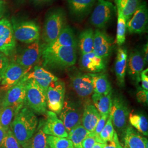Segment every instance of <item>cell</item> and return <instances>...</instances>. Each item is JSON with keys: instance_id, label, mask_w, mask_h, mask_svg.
Instances as JSON below:
<instances>
[{"instance_id": "obj_1", "label": "cell", "mask_w": 148, "mask_h": 148, "mask_svg": "<svg viewBox=\"0 0 148 148\" xmlns=\"http://www.w3.org/2000/svg\"><path fill=\"white\" fill-rule=\"evenodd\" d=\"M43 65L48 69H63L71 67L76 62V48L53 47L42 45Z\"/></svg>"}, {"instance_id": "obj_2", "label": "cell", "mask_w": 148, "mask_h": 148, "mask_svg": "<svg viewBox=\"0 0 148 148\" xmlns=\"http://www.w3.org/2000/svg\"><path fill=\"white\" fill-rule=\"evenodd\" d=\"M37 125L38 119L34 112L27 106H24L16 114L10 129L22 146L34 134Z\"/></svg>"}, {"instance_id": "obj_3", "label": "cell", "mask_w": 148, "mask_h": 148, "mask_svg": "<svg viewBox=\"0 0 148 148\" xmlns=\"http://www.w3.org/2000/svg\"><path fill=\"white\" fill-rule=\"evenodd\" d=\"M66 16L61 8L50 11L46 16L42 31V39L46 45L50 44L56 40L66 25Z\"/></svg>"}, {"instance_id": "obj_4", "label": "cell", "mask_w": 148, "mask_h": 148, "mask_svg": "<svg viewBox=\"0 0 148 148\" xmlns=\"http://www.w3.org/2000/svg\"><path fill=\"white\" fill-rule=\"evenodd\" d=\"M25 105L37 114L47 112L46 92L33 79L27 80Z\"/></svg>"}, {"instance_id": "obj_5", "label": "cell", "mask_w": 148, "mask_h": 148, "mask_svg": "<svg viewBox=\"0 0 148 148\" xmlns=\"http://www.w3.org/2000/svg\"><path fill=\"white\" fill-rule=\"evenodd\" d=\"M95 7L90 18L92 25L98 29H103L111 21L115 15L116 7L106 0H97Z\"/></svg>"}, {"instance_id": "obj_6", "label": "cell", "mask_w": 148, "mask_h": 148, "mask_svg": "<svg viewBox=\"0 0 148 148\" xmlns=\"http://www.w3.org/2000/svg\"><path fill=\"white\" fill-rule=\"evenodd\" d=\"M12 27L15 39L21 42L30 44L40 39V27L35 21H14Z\"/></svg>"}, {"instance_id": "obj_7", "label": "cell", "mask_w": 148, "mask_h": 148, "mask_svg": "<svg viewBox=\"0 0 148 148\" xmlns=\"http://www.w3.org/2000/svg\"><path fill=\"white\" fill-rule=\"evenodd\" d=\"M27 75L18 83L7 90L0 104L1 108L8 106L15 107L18 111L25 105L26 95Z\"/></svg>"}, {"instance_id": "obj_8", "label": "cell", "mask_w": 148, "mask_h": 148, "mask_svg": "<svg viewBox=\"0 0 148 148\" xmlns=\"http://www.w3.org/2000/svg\"><path fill=\"white\" fill-rule=\"evenodd\" d=\"M130 110L127 104L120 97H115L112 99L110 115L113 126L119 133L125 132L127 128Z\"/></svg>"}, {"instance_id": "obj_9", "label": "cell", "mask_w": 148, "mask_h": 148, "mask_svg": "<svg viewBox=\"0 0 148 148\" xmlns=\"http://www.w3.org/2000/svg\"><path fill=\"white\" fill-rule=\"evenodd\" d=\"M65 85L64 81L58 79L50 85L46 91L47 107L49 111L59 114L65 101Z\"/></svg>"}, {"instance_id": "obj_10", "label": "cell", "mask_w": 148, "mask_h": 148, "mask_svg": "<svg viewBox=\"0 0 148 148\" xmlns=\"http://www.w3.org/2000/svg\"><path fill=\"white\" fill-rule=\"evenodd\" d=\"M42 46L39 40L29 44L16 58V62L31 71L39 62L42 55Z\"/></svg>"}, {"instance_id": "obj_11", "label": "cell", "mask_w": 148, "mask_h": 148, "mask_svg": "<svg viewBox=\"0 0 148 148\" xmlns=\"http://www.w3.org/2000/svg\"><path fill=\"white\" fill-rule=\"evenodd\" d=\"M148 21L147 3L145 2H140L137 10L127 21V29L132 34H143L147 30Z\"/></svg>"}, {"instance_id": "obj_12", "label": "cell", "mask_w": 148, "mask_h": 148, "mask_svg": "<svg viewBox=\"0 0 148 148\" xmlns=\"http://www.w3.org/2000/svg\"><path fill=\"white\" fill-rule=\"evenodd\" d=\"M59 115L60 119L63 122L68 133L81 125V110L73 101H64L63 107Z\"/></svg>"}, {"instance_id": "obj_13", "label": "cell", "mask_w": 148, "mask_h": 148, "mask_svg": "<svg viewBox=\"0 0 148 148\" xmlns=\"http://www.w3.org/2000/svg\"><path fill=\"white\" fill-rule=\"evenodd\" d=\"M16 47V41L12 25L7 19L0 21V52L6 56H11Z\"/></svg>"}, {"instance_id": "obj_14", "label": "cell", "mask_w": 148, "mask_h": 148, "mask_svg": "<svg viewBox=\"0 0 148 148\" xmlns=\"http://www.w3.org/2000/svg\"><path fill=\"white\" fill-rule=\"evenodd\" d=\"M29 72V70L16 63V62L10 63L5 69L0 82L2 89L7 90Z\"/></svg>"}, {"instance_id": "obj_15", "label": "cell", "mask_w": 148, "mask_h": 148, "mask_svg": "<svg viewBox=\"0 0 148 148\" xmlns=\"http://www.w3.org/2000/svg\"><path fill=\"white\" fill-rule=\"evenodd\" d=\"M71 85L77 95L82 98L92 95L93 87L92 77L90 73H78L70 76Z\"/></svg>"}, {"instance_id": "obj_16", "label": "cell", "mask_w": 148, "mask_h": 148, "mask_svg": "<svg viewBox=\"0 0 148 148\" xmlns=\"http://www.w3.org/2000/svg\"><path fill=\"white\" fill-rule=\"evenodd\" d=\"M46 120L43 123L42 130L47 136L67 138L68 133L63 122L58 119L57 115L51 111L46 112Z\"/></svg>"}, {"instance_id": "obj_17", "label": "cell", "mask_w": 148, "mask_h": 148, "mask_svg": "<svg viewBox=\"0 0 148 148\" xmlns=\"http://www.w3.org/2000/svg\"><path fill=\"white\" fill-rule=\"evenodd\" d=\"M112 48V39L105 32L97 29L94 34L93 53L106 60L110 56Z\"/></svg>"}, {"instance_id": "obj_18", "label": "cell", "mask_w": 148, "mask_h": 148, "mask_svg": "<svg viewBox=\"0 0 148 148\" xmlns=\"http://www.w3.org/2000/svg\"><path fill=\"white\" fill-rule=\"evenodd\" d=\"M79 66L87 73H103L106 69V60L96 56L93 52L81 54Z\"/></svg>"}, {"instance_id": "obj_19", "label": "cell", "mask_w": 148, "mask_h": 148, "mask_svg": "<svg viewBox=\"0 0 148 148\" xmlns=\"http://www.w3.org/2000/svg\"><path fill=\"white\" fill-rule=\"evenodd\" d=\"M97 0H68L71 16L77 21H81L88 16Z\"/></svg>"}, {"instance_id": "obj_20", "label": "cell", "mask_w": 148, "mask_h": 148, "mask_svg": "<svg viewBox=\"0 0 148 148\" xmlns=\"http://www.w3.org/2000/svg\"><path fill=\"white\" fill-rule=\"evenodd\" d=\"M27 78L35 80L46 93L48 87L59 79L57 77L46 69L37 65H35L32 71L27 74Z\"/></svg>"}, {"instance_id": "obj_21", "label": "cell", "mask_w": 148, "mask_h": 148, "mask_svg": "<svg viewBox=\"0 0 148 148\" xmlns=\"http://www.w3.org/2000/svg\"><path fill=\"white\" fill-rule=\"evenodd\" d=\"M128 60V73L133 81L137 83L140 81V76L145 65L143 54L139 50L131 52Z\"/></svg>"}, {"instance_id": "obj_22", "label": "cell", "mask_w": 148, "mask_h": 148, "mask_svg": "<svg viewBox=\"0 0 148 148\" xmlns=\"http://www.w3.org/2000/svg\"><path fill=\"white\" fill-rule=\"evenodd\" d=\"M101 116V114L96 109L95 106L90 101H88L85 104L84 112L82 115V125L89 132L93 133Z\"/></svg>"}, {"instance_id": "obj_23", "label": "cell", "mask_w": 148, "mask_h": 148, "mask_svg": "<svg viewBox=\"0 0 148 148\" xmlns=\"http://www.w3.org/2000/svg\"><path fill=\"white\" fill-rule=\"evenodd\" d=\"M128 54L127 49L119 48L115 65V72L117 81L120 86L123 87L125 83V76L127 69Z\"/></svg>"}, {"instance_id": "obj_24", "label": "cell", "mask_w": 148, "mask_h": 148, "mask_svg": "<svg viewBox=\"0 0 148 148\" xmlns=\"http://www.w3.org/2000/svg\"><path fill=\"white\" fill-rule=\"evenodd\" d=\"M77 45V42L73 30L71 29V27L66 25L60 32L58 36L55 41L46 45L53 47L62 46L76 48Z\"/></svg>"}, {"instance_id": "obj_25", "label": "cell", "mask_w": 148, "mask_h": 148, "mask_svg": "<svg viewBox=\"0 0 148 148\" xmlns=\"http://www.w3.org/2000/svg\"><path fill=\"white\" fill-rule=\"evenodd\" d=\"M145 137H143L131 126H127L125 132V145L127 148H146Z\"/></svg>"}, {"instance_id": "obj_26", "label": "cell", "mask_w": 148, "mask_h": 148, "mask_svg": "<svg viewBox=\"0 0 148 148\" xmlns=\"http://www.w3.org/2000/svg\"><path fill=\"white\" fill-rule=\"evenodd\" d=\"M90 74L92 77L93 91L95 93L102 95H107L111 92V84L106 74L103 73Z\"/></svg>"}, {"instance_id": "obj_27", "label": "cell", "mask_w": 148, "mask_h": 148, "mask_svg": "<svg viewBox=\"0 0 148 148\" xmlns=\"http://www.w3.org/2000/svg\"><path fill=\"white\" fill-rule=\"evenodd\" d=\"M111 92L107 95L93 93L92 99L93 105L101 115H109L112 106Z\"/></svg>"}, {"instance_id": "obj_28", "label": "cell", "mask_w": 148, "mask_h": 148, "mask_svg": "<svg viewBox=\"0 0 148 148\" xmlns=\"http://www.w3.org/2000/svg\"><path fill=\"white\" fill-rule=\"evenodd\" d=\"M94 34L92 28L85 29L80 33L77 43L81 54L93 52Z\"/></svg>"}, {"instance_id": "obj_29", "label": "cell", "mask_w": 148, "mask_h": 148, "mask_svg": "<svg viewBox=\"0 0 148 148\" xmlns=\"http://www.w3.org/2000/svg\"><path fill=\"white\" fill-rule=\"evenodd\" d=\"M23 148H49L47 143V135L42 131L41 127H38L37 132L21 146Z\"/></svg>"}, {"instance_id": "obj_30", "label": "cell", "mask_w": 148, "mask_h": 148, "mask_svg": "<svg viewBox=\"0 0 148 148\" xmlns=\"http://www.w3.org/2000/svg\"><path fill=\"white\" fill-rule=\"evenodd\" d=\"M139 0H115L116 8L121 11L127 21L137 10L140 3Z\"/></svg>"}, {"instance_id": "obj_31", "label": "cell", "mask_w": 148, "mask_h": 148, "mask_svg": "<svg viewBox=\"0 0 148 148\" xmlns=\"http://www.w3.org/2000/svg\"><path fill=\"white\" fill-rule=\"evenodd\" d=\"M90 133L82 125H79L68 133L67 138L72 142L74 148H82V142Z\"/></svg>"}, {"instance_id": "obj_32", "label": "cell", "mask_w": 148, "mask_h": 148, "mask_svg": "<svg viewBox=\"0 0 148 148\" xmlns=\"http://www.w3.org/2000/svg\"><path fill=\"white\" fill-rule=\"evenodd\" d=\"M131 125L134 127L139 132L145 136L148 135V119L144 115L139 114L130 112L128 117Z\"/></svg>"}, {"instance_id": "obj_33", "label": "cell", "mask_w": 148, "mask_h": 148, "mask_svg": "<svg viewBox=\"0 0 148 148\" xmlns=\"http://www.w3.org/2000/svg\"><path fill=\"white\" fill-rule=\"evenodd\" d=\"M17 112L18 110L14 106L0 108V123L5 132L10 129L11 123Z\"/></svg>"}, {"instance_id": "obj_34", "label": "cell", "mask_w": 148, "mask_h": 148, "mask_svg": "<svg viewBox=\"0 0 148 148\" xmlns=\"http://www.w3.org/2000/svg\"><path fill=\"white\" fill-rule=\"evenodd\" d=\"M117 13V23L116 38V42L119 46L123 45L126 41V33L127 30V21L123 16L121 11L116 8Z\"/></svg>"}, {"instance_id": "obj_35", "label": "cell", "mask_w": 148, "mask_h": 148, "mask_svg": "<svg viewBox=\"0 0 148 148\" xmlns=\"http://www.w3.org/2000/svg\"><path fill=\"white\" fill-rule=\"evenodd\" d=\"M115 132V131L112 123L111 116L109 114L105 126L103 128L99 135L95 137L97 142L104 144L106 142L111 140L114 137Z\"/></svg>"}, {"instance_id": "obj_36", "label": "cell", "mask_w": 148, "mask_h": 148, "mask_svg": "<svg viewBox=\"0 0 148 148\" xmlns=\"http://www.w3.org/2000/svg\"><path fill=\"white\" fill-rule=\"evenodd\" d=\"M47 143L49 148H75L68 138L47 136Z\"/></svg>"}, {"instance_id": "obj_37", "label": "cell", "mask_w": 148, "mask_h": 148, "mask_svg": "<svg viewBox=\"0 0 148 148\" xmlns=\"http://www.w3.org/2000/svg\"><path fill=\"white\" fill-rule=\"evenodd\" d=\"M0 148H21V145L13 134L10 128L5 133Z\"/></svg>"}, {"instance_id": "obj_38", "label": "cell", "mask_w": 148, "mask_h": 148, "mask_svg": "<svg viewBox=\"0 0 148 148\" xmlns=\"http://www.w3.org/2000/svg\"><path fill=\"white\" fill-rule=\"evenodd\" d=\"M109 116V115H101V116L99 120L98 121L96 126H95V131H93V132L92 133L93 134V135L95 136V137L99 135V134L103 128L105 126Z\"/></svg>"}, {"instance_id": "obj_39", "label": "cell", "mask_w": 148, "mask_h": 148, "mask_svg": "<svg viewBox=\"0 0 148 148\" xmlns=\"http://www.w3.org/2000/svg\"><path fill=\"white\" fill-rule=\"evenodd\" d=\"M103 148H123L119 142L118 136L116 132L114 133V137L111 140L104 143Z\"/></svg>"}, {"instance_id": "obj_40", "label": "cell", "mask_w": 148, "mask_h": 148, "mask_svg": "<svg viewBox=\"0 0 148 148\" xmlns=\"http://www.w3.org/2000/svg\"><path fill=\"white\" fill-rule=\"evenodd\" d=\"M9 63L10 61L7 56L3 53H0V82L5 69Z\"/></svg>"}, {"instance_id": "obj_41", "label": "cell", "mask_w": 148, "mask_h": 148, "mask_svg": "<svg viewBox=\"0 0 148 148\" xmlns=\"http://www.w3.org/2000/svg\"><path fill=\"white\" fill-rule=\"evenodd\" d=\"M97 142L95 136L91 133L82 142V148H92Z\"/></svg>"}, {"instance_id": "obj_42", "label": "cell", "mask_w": 148, "mask_h": 148, "mask_svg": "<svg viewBox=\"0 0 148 148\" xmlns=\"http://www.w3.org/2000/svg\"><path fill=\"white\" fill-rule=\"evenodd\" d=\"M137 98L139 102L148 104V90L143 89L139 90L137 93Z\"/></svg>"}, {"instance_id": "obj_43", "label": "cell", "mask_w": 148, "mask_h": 148, "mask_svg": "<svg viewBox=\"0 0 148 148\" xmlns=\"http://www.w3.org/2000/svg\"><path fill=\"white\" fill-rule=\"evenodd\" d=\"M140 81L142 83V87L143 90H148V69L143 70L140 74Z\"/></svg>"}, {"instance_id": "obj_44", "label": "cell", "mask_w": 148, "mask_h": 148, "mask_svg": "<svg viewBox=\"0 0 148 148\" xmlns=\"http://www.w3.org/2000/svg\"><path fill=\"white\" fill-rule=\"evenodd\" d=\"M34 5L36 6H41L46 5L52 3L53 0H30Z\"/></svg>"}, {"instance_id": "obj_45", "label": "cell", "mask_w": 148, "mask_h": 148, "mask_svg": "<svg viewBox=\"0 0 148 148\" xmlns=\"http://www.w3.org/2000/svg\"><path fill=\"white\" fill-rule=\"evenodd\" d=\"M5 10V3L3 1L0 0V18H1L2 16H3Z\"/></svg>"}, {"instance_id": "obj_46", "label": "cell", "mask_w": 148, "mask_h": 148, "mask_svg": "<svg viewBox=\"0 0 148 148\" xmlns=\"http://www.w3.org/2000/svg\"><path fill=\"white\" fill-rule=\"evenodd\" d=\"M0 104H1V103H0ZM5 133H6V132L5 131V130L3 129V128L1 126V125L0 123V145H1V144L2 142L3 139L4 138L5 136Z\"/></svg>"}, {"instance_id": "obj_47", "label": "cell", "mask_w": 148, "mask_h": 148, "mask_svg": "<svg viewBox=\"0 0 148 148\" xmlns=\"http://www.w3.org/2000/svg\"><path fill=\"white\" fill-rule=\"evenodd\" d=\"M148 43L145 45L144 47V55L143 56L144 59L145 61V62H148Z\"/></svg>"}, {"instance_id": "obj_48", "label": "cell", "mask_w": 148, "mask_h": 148, "mask_svg": "<svg viewBox=\"0 0 148 148\" xmlns=\"http://www.w3.org/2000/svg\"><path fill=\"white\" fill-rule=\"evenodd\" d=\"M104 145V144L103 143H98L97 142L95 144L93 145L92 148H103Z\"/></svg>"}, {"instance_id": "obj_49", "label": "cell", "mask_w": 148, "mask_h": 148, "mask_svg": "<svg viewBox=\"0 0 148 148\" xmlns=\"http://www.w3.org/2000/svg\"><path fill=\"white\" fill-rule=\"evenodd\" d=\"M123 148H127V147H126V145H125V146H124V147H123Z\"/></svg>"}]
</instances>
